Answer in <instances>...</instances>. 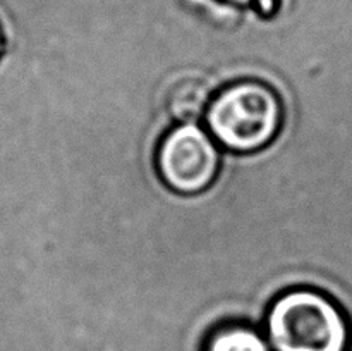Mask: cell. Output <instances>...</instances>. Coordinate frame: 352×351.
Instances as JSON below:
<instances>
[{
    "instance_id": "obj_3",
    "label": "cell",
    "mask_w": 352,
    "mask_h": 351,
    "mask_svg": "<svg viewBox=\"0 0 352 351\" xmlns=\"http://www.w3.org/2000/svg\"><path fill=\"white\" fill-rule=\"evenodd\" d=\"M155 165L162 181L181 195H198L220 171V150L198 124H179L158 143Z\"/></svg>"
},
{
    "instance_id": "obj_2",
    "label": "cell",
    "mask_w": 352,
    "mask_h": 351,
    "mask_svg": "<svg viewBox=\"0 0 352 351\" xmlns=\"http://www.w3.org/2000/svg\"><path fill=\"white\" fill-rule=\"evenodd\" d=\"M282 114L274 88L256 79H241L212 98L205 119L212 138L223 148L251 153L275 140Z\"/></svg>"
},
{
    "instance_id": "obj_6",
    "label": "cell",
    "mask_w": 352,
    "mask_h": 351,
    "mask_svg": "<svg viewBox=\"0 0 352 351\" xmlns=\"http://www.w3.org/2000/svg\"><path fill=\"white\" fill-rule=\"evenodd\" d=\"M227 3H232V6L246 7V6H256L261 10H272L275 6V0H223Z\"/></svg>"
},
{
    "instance_id": "obj_4",
    "label": "cell",
    "mask_w": 352,
    "mask_h": 351,
    "mask_svg": "<svg viewBox=\"0 0 352 351\" xmlns=\"http://www.w3.org/2000/svg\"><path fill=\"white\" fill-rule=\"evenodd\" d=\"M212 88L198 76H181L165 92V110L181 124H196L208 110Z\"/></svg>"
},
{
    "instance_id": "obj_1",
    "label": "cell",
    "mask_w": 352,
    "mask_h": 351,
    "mask_svg": "<svg viewBox=\"0 0 352 351\" xmlns=\"http://www.w3.org/2000/svg\"><path fill=\"white\" fill-rule=\"evenodd\" d=\"M352 330L344 310L311 288L278 296L267 313L272 351H349Z\"/></svg>"
},
{
    "instance_id": "obj_7",
    "label": "cell",
    "mask_w": 352,
    "mask_h": 351,
    "mask_svg": "<svg viewBox=\"0 0 352 351\" xmlns=\"http://www.w3.org/2000/svg\"><path fill=\"white\" fill-rule=\"evenodd\" d=\"M3 47H6V41H3V33H2V28H0V58H2Z\"/></svg>"
},
{
    "instance_id": "obj_5",
    "label": "cell",
    "mask_w": 352,
    "mask_h": 351,
    "mask_svg": "<svg viewBox=\"0 0 352 351\" xmlns=\"http://www.w3.org/2000/svg\"><path fill=\"white\" fill-rule=\"evenodd\" d=\"M205 351H272V348L260 330L232 323L213 330L206 339Z\"/></svg>"
}]
</instances>
